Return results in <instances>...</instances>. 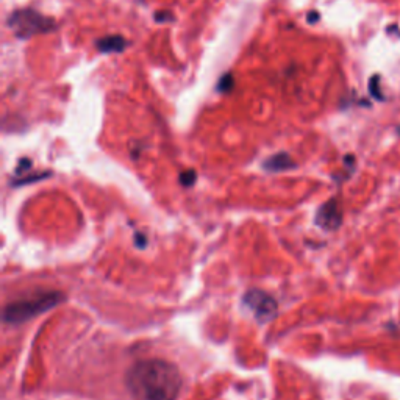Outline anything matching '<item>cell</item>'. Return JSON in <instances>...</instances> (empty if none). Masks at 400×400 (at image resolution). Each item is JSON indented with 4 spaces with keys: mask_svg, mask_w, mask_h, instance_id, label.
<instances>
[{
    "mask_svg": "<svg viewBox=\"0 0 400 400\" xmlns=\"http://www.w3.org/2000/svg\"><path fill=\"white\" fill-rule=\"evenodd\" d=\"M294 166L291 158L286 153H278V155L270 157L269 160L265 161V167L267 171H285V169Z\"/></svg>",
    "mask_w": 400,
    "mask_h": 400,
    "instance_id": "obj_7",
    "label": "cell"
},
{
    "mask_svg": "<svg viewBox=\"0 0 400 400\" xmlns=\"http://www.w3.org/2000/svg\"><path fill=\"white\" fill-rule=\"evenodd\" d=\"M233 86V77L230 74H225L222 79H220L219 84H217V89L219 91H230Z\"/></svg>",
    "mask_w": 400,
    "mask_h": 400,
    "instance_id": "obj_9",
    "label": "cell"
},
{
    "mask_svg": "<svg viewBox=\"0 0 400 400\" xmlns=\"http://www.w3.org/2000/svg\"><path fill=\"white\" fill-rule=\"evenodd\" d=\"M319 13L318 11H311L310 14H308V22H316V21H319Z\"/></svg>",
    "mask_w": 400,
    "mask_h": 400,
    "instance_id": "obj_11",
    "label": "cell"
},
{
    "mask_svg": "<svg viewBox=\"0 0 400 400\" xmlns=\"http://www.w3.org/2000/svg\"><path fill=\"white\" fill-rule=\"evenodd\" d=\"M10 27L18 38H30L39 33H47L55 28L53 19L46 18L35 10H18L8 18Z\"/></svg>",
    "mask_w": 400,
    "mask_h": 400,
    "instance_id": "obj_3",
    "label": "cell"
},
{
    "mask_svg": "<svg viewBox=\"0 0 400 400\" xmlns=\"http://www.w3.org/2000/svg\"><path fill=\"white\" fill-rule=\"evenodd\" d=\"M378 83H380V77L378 75H373L371 81H369V89H371V94L375 97L377 100H381L383 99V94L378 92Z\"/></svg>",
    "mask_w": 400,
    "mask_h": 400,
    "instance_id": "obj_8",
    "label": "cell"
},
{
    "mask_svg": "<svg viewBox=\"0 0 400 400\" xmlns=\"http://www.w3.org/2000/svg\"><path fill=\"white\" fill-rule=\"evenodd\" d=\"M244 302L260 320H270L277 314V302L260 289H252L244 297Z\"/></svg>",
    "mask_w": 400,
    "mask_h": 400,
    "instance_id": "obj_4",
    "label": "cell"
},
{
    "mask_svg": "<svg viewBox=\"0 0 400 400\" xmlns=\"http://www.w3.org/2000/svg\"><path fill=\"white\" fill-rule=\"evenodd\" d=\"M195 180V172L194 171H188L182 175V183L183 185H192Z\"/></svg>",
    "mask_w": 400,
    "mask_h": 400,
    "instance_id": "obj_10",
    "label": "cell"
},
{
    "mask_svg": "<svg viewBox=\"0 0 400 400\" xmlns=\"http://www.w3.org/2000/svg\"><path fill=\"white\" fill-rule=\"evenodd\" d=\"M125 385L133 400H177L182 375L177 366L169 361L141 360L127 372Z\"/></svg>",
    "mask_w": 400,
    "mask_h": 400,
    "instance_id": "obj_1",
    "label": "cell"
},
{
    "mask_svg": "<svg viewBox=\"0 0 400 400\" xmlns=\"http://www.w3.org/2000/svg\"><path fill=\"white\" fill-rule=\"evenodd\" d=\"M59 293H41L33 297H25L18 302L8 303L3 310V320L8 324H18V322L28 320L35 316H39L44 311L53 308L61 302Z\"/></svg>",
    "mask_w": 400,
    "mask_h": 400,
    "instance_id": "obj_2",
    "label": "cell"
},
{
    "mask_svg": "<svg viewBox=\"0 0 400 400\" xmlns=\"http://www.w3.org/2000/svg\"><path fill=\"white\" fill-rule=\"evenodd\" d=\"M127 46V41L122 36H107L97 42V49L102 53H109V52H122Z\"/></svg>",
    "mask_w": 400,
    "mask_h": 400,
    "instance_id": "obj_6",
    "label": "cell"
},
{
    "mask_svg": "<svg viewBox=\"0 0 400 400\" xmlns=\"http://www.w3.org/2000/svg\"><path fill=\"white\" fill-rule=\"evenodd\" d=\"M318 224L327 230H335L341 224V211L336 200L327 202L318 213Z\"/></svg>",
    "mask_w": 400,
    "mask_h": 400,
    "instance_id": "obj_5",
    "label": "cell"
}]
</instances>
